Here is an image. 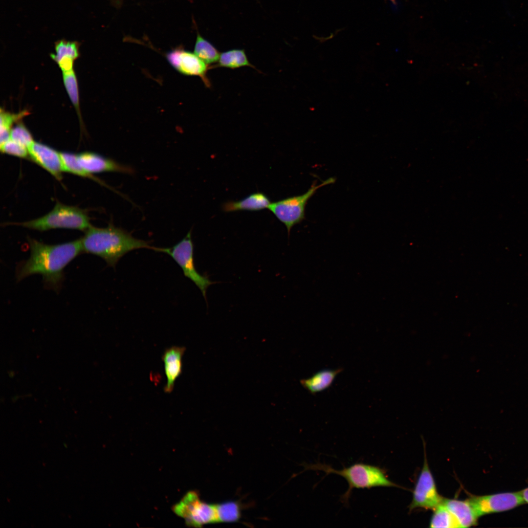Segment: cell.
Segmentation results:
<instances>
[{
	"label": "cell",
	"instance_id": "cell-1",
	"mask_svg": "<svg viewBox=\"0 0 528 528\" xmlns=\"http://www.w3.org/2000/svg\"><path fill=\"white\" fill-rule=\"evenodd\" d=\"M27 240L30 256L17 265V281L30 275L40 274L47 288L59 290L64 279V268L83 252L81 239L53 245L31 238Z\"/></svg>",
	"mask_w": 528,
	"mask_h": 528
},
{
	"label": "cell",
	"instance_id": "cell-2",
	"mask_svg": "<svg viewBox=\"0 0 528 528\" xmlns=\"http://www.w3.org/2000/svg\"><path fill=\"white\" fill-rule=\"evenodd\" d=\"M80 239L83 252L96 255L113 267L130 251L140 248L154 250V248L148 242L134 238L129 232L112 223L104 228L91 225Z\"/></svg>",
	"mask_w": 528,
	"mask_h": 528
},
{
	"label": "cell",
	"instance_id": "cell-3",
	"mask_svg": "<svg viewBox=\"0 0 528 528\" xmlns=\"http://www.w3.org/2000/svg\"><path fill=\"white\" fill-rule=\"evenodd\" d=\"M305 470L322 471L326 475L335 474L343 477L348 482L347 490L341 497V501L345 504H348L353 489H368L376 487H397L386 475L384 469L379 466L355 463L341 470H336L330 465L317 462L315 464H305Z\"/></svg>",
	"mask_w": 528,
	"mask_h": 528
},
{
	"label": "cell",
	"instance_id": "cell-4",
	"mask_svg": "<svg viewBox=\"0 0 528 528\" xmlns=\"http://www.w3.org/2000/svg\"><path fill=\"white\" fill-rule=\"evenodd\" d=\"M18 224L40 231L57 228L86 231L91 226L85 211L60 202L56 203L53 209L44 216Z\"/></svg>",
	"mask_w": 528,
	"mask_h": 528
},
{
	"label": "cell",
	"instance_id": "cell-5",
	"mask_svg": "<svg viewBox=\"0 0 528 528\" xmlns=\"http://www.w3.org/2000/svg\"><path fill=\"white\" fill-rule=\"evenodd\" d=\"M335 181V178L330 177L319 185L313 183L304 194L271 203L268 209L285 224L289 236L291 228L305 220L306 207L309 199L318 189Z\"/></svg>",
	"mask_w": 528,
	"mask_h": 528
},
{
	"label": "cell",
	"instance_id": "cell-6",
	"mask_svg": "<svg viewBox=\"0 0 528 528\" xmlns=\"http://www.w3.org/2000/svg\"><path fill=\"white\" fill-rule=\"evenodd\" d=\"M154 251L168 254L181 268L185 277L190 279L200 290L203 297L206 300V290L215 283L205 276L198 273L195 265L194 261V244L191 238L190 230L186 236L177 244L171 248H159L154 247Z\"/></svg>",
	"mask_w": 528,
	"mask_h": 528
},
{
	"label": "cell",
	"instance_id": "cell-7",
	"mask_svg": "<svg viewBox=\"0 0 528 528\" xmlns=\"http://www.w3.org/2000/svg\"><path fill=\"white\" fill-rule=\"evenodd\" d=\"M172 509L190 527L199 528L204 525L218 523L216 504L201 501L196 491L186 493Z\"/></svg>",
	"mask_w": 528,
	"mask_h": 528
},
{
	"label": "cell",
	"instance_id": "cell-8",
	"mask_svg": "<svg viewBox=\"0 0 528 528\" xmlns=\"http://www.w3.org/2000/svg\"><path fill=\"white\" fill-rule=\"evenodd\" d=\"M438 493L433 476L425 457L422 468L417 481L409 506L410 510L416 508L434 510L443 501Z\"/></svg>",
	"mask_w": 528,
	"mask_h": 528
},
{
	"label": "cell",
	"instance_id": "cell-9",
	"mask_svg": "<svg viewBox=\"0 0 528 528\" xmlns=\"http://www.w3.org/2000/svg\"><path fill=\"white\" fill-rule=\"evenodd\" d=\"M468 500L479 517L509 510L525 504L520 491L473 495Z\"/></svg>",
	"mask_w": 528,
	"mask_h": 528
},
{
	"label": "cell",
	"instance_id": "cell-10",
	"mask_svg": "<svg viewBox=\"0 0 528 528\" xmlns=\"http://www.w3.org/2000/svg\"><path fill=\"white\" fill-rule=\"evenodd\" d=\"M166 58L169 63L179 73L188 76H198L207 88L211 87V83L207 76L210 68L209 65L194 53L178 47L167 52Z\"/></svg>",
	"mask_w": 528,
	"mask_h": 528
},
{
	"label": "cell",
	"instance_id": "cell-11",
	"mask_svg": "<svg viewBox=\"0 0 528 528\" xmlns=\"http://www.w3.org/2000/svg\"><path fill=\"white\" fill-rule=\"evenodd\" d=\"M29 158L58 180L64 171L60 153L40 143L33 142L28 148Z\"/></svg>",
	"mask_w": 528,
	"mask_h": 528
},
{
	"label": "cell",
	"instance_id": "cell-12",
	"mask_svg": "<svg viewBox=\"0 0 528 528\" xmlns=\"http://www.w3.org/2000/svg\"><path fill=\"white\" fill-rule=\"evenodd\" d=\"M81 166L90 174L103 172H118L132 174L133 169L128 166L91 152H84L77 155Z\"/></svg>",
	"mask_w": 528,
	"mask_h": 528
},
{
	"label": "cell",
	"instance_id": "cell-13",
	"mask_svg": "<svg viewBox=\"0 0 528 528\" xmlns=\"http://www.w3.org/2000/svg\"><path fill=\"white\" fill-rule=\"evenodd\" d=\"M184 347L173 346L166 349L162 356L164 365L166 383L164 388L165 393H171L176 379L182 371V357L185 351Z\"/></svg>",
	"mask_w": 528,
	"mask_h": 528
},
{
	"label": "cell",
	"instance_id": "cell-14",
	"mask_svg": "<svg viewBox=\"0 0 528 528\" xmlns=\"http://www.w3.org/2000/svg\"><path fill=\"white\" fill-rule=\"evenodd\" d=\"M442 503L453 515L460 528H468L477 524L479 517L468 499L443 498Z\"/></svg>",
	"mask_w": 528,
	"mask_h": 528
},
{
	"label": "cell",
	"instance_id": "cell-15",
	"mask_svg": "<svg viewBox=\"0 0 528 528\" xmlns=\"http://www.w3.org/2000/svg\"><path fill=\"white\" fill-rule=\"evenodd\" d=\"M271 201L268 197L263 193L257 192L249 195L239 201H229L222 206L225 212L238 211H256L268 208Z\"/></svg>",
	"mask_w": 528,
	"mask_h": 528
},
{
	"label": "cell",
	"instance_id": "cell-16",
	"mask_svg": "<svg viewBox=\"0 0 528 528\" xmlns=\"http://www.w3.org/2000/svg\"><path fill=\"white\" fill-rule=\"evenodd\" d=\"M342 370L340 368L324 369L316 373L309 378L302 379L301 384L311 394H315L328 388Z\"/></svg>",
	"mask_w": 528,
	"mask_h": 528
},
{
	"label": "cell",
	"instance_id": "cell-17",
	"mask_svg": "<svg viewBox=\"0 0 528 528\" xmlns=\"http://www.w3.org/2000/svg\"><path fill=\"white\" fill-rule=\"evenodd\" d=\"M218 66L235 69L243 66H255L249 61L243 49H233L220 54Z\"/></svg>",
	"mask_w": 528,
	"mask_h": 528
},
{
	"label": "cell",
	"instance_id": "cell-18",
	"mask_svg": "<svg viewBox=\"0 0 528 528\" xmlns=\"http://www.w3.org/2000/svg\"><path fill=\"white\" fill-rule=\"evenodd\" d=\"M194 53L208 65L219 61L220 54L217 49L198 32Z\"/></svg>",
	"mask_w": 528,
	"mask_h": 528
},
{
	"label": "cell",
	"instance_id": "cell-19",
	"mask_svg": "<svg viewBox=\"0 0 528 528\" xmlns=\"http://www.w3.org/2000/svg\"><path fill=\"white\" fill-rule=\"evenodd\" d=\"M218 522H236L241 517V505L238 501H230L216 504Z\"/></svg>",
	"mask_w": 528,
	"mask_h": 528
},
{
	"label": "cell",
	"instance_id": "cell-20",
	"mask_svg": "<svg viewBox=\"0 0 528 528\" xmlns=\"http://www.w3.org/2000/svg\"><path fill=\"white\" fill-rule=\"evenodd\" d=\"M434 512L431 518L429 527L431 528H460L457 521L441 503L433 510Z\"/></svg>",
	"mask_w": 528,
	"mask_h": 528
},
{
	"label": "cell",
	"instance_id": "cell-21",
	"mask_svg": "<svg viewBox=\"0 0 528 528\" xmlns=\"http://www.w3.org/2000/svg\"><path fill=\"white\" fill-rule=\"evenodd\" d=\"M64 172L70 173L80 176L91 178L106 186L100 180L94 177L92 175L86 171L78 162L77 155L69 153H60Z\"/></svg>",
	"mask_w": 528,
	"mask_h": 528
},
{
	"label": "cell",
	"instance_id": "cell-22",
	"mask_svg": "<svg viewBox=\"0 0 528 528\" xmlns=\"http://www.w3.org/2000/svg\"><path fill=\"white\" fill-rule=\"evenodd\" d=\"M55 54H51L52 58L57 63L64 57H70L73 60L78 56V47L75 42L61 40L55 45Z\"/></svg>",
	"mask_w": 528,
	"mask_h": 528
},
{
	"label": "cell",
	"instance_id": "cell-23",
	"mask_svg": "<svg viewBox=\"0 0 528 528\" xmlns=\"http://www.w3.org/2000/svg\"><path fill=\"white\" fill-rule=\"evenodd\" d=\"M63 80L71 102L76 107H78L79 103L78 86L76 78L73 71L63 73Z\"/></svg>",
	"mask_w": 528,
	"mask_h": 528
},
{
	"label": "cell",
	"instance_id": "cell-24",
	"mask_svg": "<svg viewBox=\"0 0 528 528\" xmlns=\"http://www.w3.org/2000/svg\"><path fill=\"white\" fill-rule=\"evenodd\" d=\"M1 152L22 158H29L28 149L10 139L0 145Z\"/></svg>",
	"mask_w": 528,
	"mask_h": 528
},
{
	"label": "cell",
	"instance_id": "cell-25",
	"mask_svg": "<svg viewBox=\"0 0 528 528\" xmlns=\"http://www.w3.org/2000/svg\"><path fill=\"white\" fill-rule=\"evenodd\" d=\"M10 139L27 149L34 142L30 132L21 124L16 126L11 130Z\"/></svg>",
	"mask_w": 528,
	"mask_h": 528
},
{
	"label": "cell",
	"instance_id": "cell-26",
	"mask_svg": "<svg viewBox=\"0 0 528 528\" xmlns=\"http://www.w3.org/2000/svg\"><path fill=\"white\" fill-rule=\"evenodd\" d=\"M20 116L13 115L5 112H0V131L4 132H11V127L15 120L19 118Z\"/></svg>",
	"mask_w": 528,
	"mask_h": 528
},
{
	"label": "cell",
	"instance_id": "cell-27",
	"mask_svg": "<svg viewBox=\"0 0 528 528\" xmlns=\"http://www.w3.org/2000/svg\"><path fill=\"white\" fill-rule=\"evenodd\" d=\"M73 59L70 57H64L58 62V64L63 73L67 72L72 70Z\"/></svg>",
	"mask_w": 528,
	"mask_h": 528
},
{
	"label": "cell",
	"instance_id": "cell-28",
	"mask_svg": "<svg viewBox=\"0 0 528 528\" xmlns=\"http://www.w3.org/2000/svg\"><path fill=\"white\" fill-rule=\"evenodd\" d=\"M525 504H528V487L520 491Z\"/></svg>",
	"mask_w": 528,
	"mask_h": 528
}]
</instances>
